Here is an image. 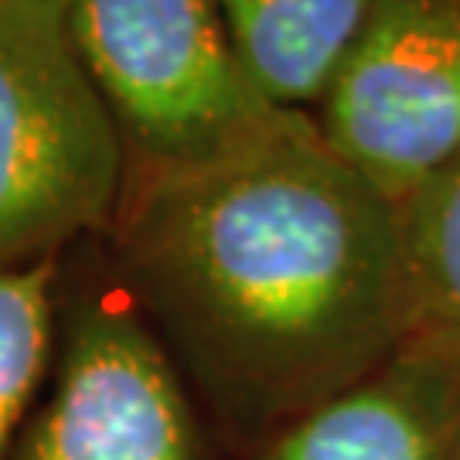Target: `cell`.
I'll return each mask as SVG.
<instances>
[{
  "label": "cell",
  "mask_w": 460,
  "mask_h": 460,
  "mask_svg": "<svg viewBox=\"0 0 460 460\" xmlns=\"http://www.w3.org/2000/svg\"><path fill=\"white\" fill-rule=\"evenodd\" d=\"M102 239L201 416L246 454L410 338L402 212L304 110L205 161L127 167Z\"/></svg>",
  "instance_id": "1"
},
{
  "label": "cell",
  "mask_w": 460,
  "mask_h": 460,
  "mask_svg": "<svg viewBox=\"0 0 460 460\" xmlns=\"http://www.w3.org/2000/svg\"><path fill=\"white\" fill-rule=\"evenodd\" d=\"M127 147L55 0H0V273L106 235Z\"/></svg>",
  "instance_id": "2"
},
{
  "label": "cell",
  "mask_w": 460,
  "mask_h": 460,
  "mask_svg": "<svg viewBox=\"0 0 460 460\" xmlns=\"http://www.w3.org/2000/svg\"><path fill=\"white\" fill-rule=\"evenodd\" d=\"M127 167L205 161L287 113L235 55L212 0H55Z\"/></svg>",
  "instance_id": "3"
},
{
  "label": "cell",
  "mask_w": 460,
  "mask_h": 460,
  "mask_svg": "<svg viewBox=\"0 0 460 460\" xmlns=\"http://www.w3.org/2000/svg\"><path fill=\"white\" fill-rule=\"evenodd\" d=\"M7 460H212L195 395L119 283L58 307L49 389Z\"/></svg>",
  "instance_id": "4"
},
{
  "label": "cell",
  "mask_w": 460,
  "mask_h": 460,
  "mask_svg": "<svg viewBox=\"0 0 460 460\" xmlns=\"http://www.w3.org/2000/svg\"><path fill=\"white\" fill-rule=\"evenodd\" d=\"M317 127L395 205L450 164L460 154V0H372Z\"/></svg>",
  "instance_id": "5"
},
{
  "label": "cell",
  "mask_w": 460,
  "mask_h": 460,
  "mask_svg": "<svg viewBox=\"0 0 460 460\" xmlns=\"http://www.w3.org/2000/svg\"><path fill=\"white\" fill-rule=\"evenodd\" d=\"M249 460H460V365L402 345Z\"/></svg>",
  "instance_id": "6"
},
{
  "label": "cell",
  "mask_w": 460,
  "mask_h": 460,
  "mask_svg": "<svg viewBox=\"0 0 460 460\" xmlns=\"http://www.w3.org/2000/svg\"><path fill=\"white\" fill-rule=\"evenodd\" d=\"M235 55L283 110L321 102L372 0H212Z\"/></svg>",
  "instance_id": "7"
},
{
  "label": "cell",
  "mask_w": 460,
  "mask_h": 460,
  "mask_svg": "<svg viewBox=\"0 0 460 460\" xmlns=\"http://www.w3.org/2000/svg\"><path fill=\"white\" fill-rule=\"evenodd\" d=\"M410 338L460 365V154L402 205Z\"/></svg>",
  "instance_id": "8"
},
{
  "label": "cell",
  "mask_w": 460,
  "mask_h": 460,
  "mask_svg": "<svg viewBox=\"0 0 460 460\" xmlns=\"http://www.w3.org/2000/svg\"><path fill=\"white\" fill-rule=\"evenodd\" d=\"M58 307V260L0 273V460H7L51 372Z\"/></svg>",
  "instance_id": "9"
}]
</instances>
